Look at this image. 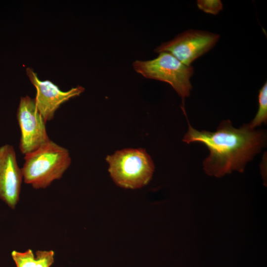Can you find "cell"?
<instances>
[{"instance_id":"10","label":"cell","mask_w":267,"mask_h":267,"mask_svg":"<svg viewBox=\"0 0 267 267\" xmlns=\"http://www.w3.org/2000/svg\"><path fill=\"white\" fill-rule=\"evenodd\" d=\"M11 255L16 267H36V257L31 249L22 252L13 250Z\"/></svg>"},{"instance_id":"1","label":"cell","mask_w":267,"mask_h":267,"mask_svg":"<svg viewBox=\"0 0 267 267\" xmlns=\"http://www.w3.org/2000/svg\"><path fill=\"white\" fill-rule=\"evenodd\" d=\"M188 123V130L183 141L200 142L209 150L203 161V169L211 176L220 178L233 171L242 173L248 162L253 160L265 146L266 133L256 130L249 124L233 127L229 120L222 121L214 132L199 131Z\"/></svg>"},{"instance_id":"3","label":"cell","mask_w":267,"mask_h":267,"mask_svg":"<svg viewBox=\"0 0 267 267\" xmlns=\"http://www.w3.org/2000/svg\"><path fill=\"white\" fill-rule=\"evenodd\" d=\"M108 171L115 183L122 188L138 189L151 180L154 165L143 149L126 148L108 155Z\"/></svg>"},{"instance_id":"8","label":"cell","mask_w":267,"mask_h":267,"mask_svg":"<svg viewBox=\"0 0 267 267\" xmlns=\"http://www.w3.org/2000/svg\"><path fill=\"white\" fill-rule=\"evenodd\" d=\"M23 173L14 148L9 144L0 147V199L14 209L19 202Z\"/></svg>"},{"instance_id":"12","label":"cell","mask_w":267,"mask_h":267,"mask_svg":"<svg viewBox=\"0 0 267 267\" xmlns=\"http://www.w3.org/2000/svg\"><path fill=\"white\" fill-rule=\"evenodd\" d=\"M35 257L36 267H50L54 263V252L52 250H38Z\"/></svg>"},{"instance_id":"2","label":"cell","mask_w":267,"mask_h":267,"mask_svg":"<svg viewBox=\"0 0 267 267\" xmlns=\"http://www.w3.org/2000/svg\"><path fill=\"white\" fill-rule=\"evenodd\" d=\"M24 159L23 180L36 189H45L60 179L71 163L69 151L50 139Z\"/></svg>"},{"instance_id":"9","label":"cell","mask_w":267,"mask_h":267,"mask_svg":"<svg viewBox=\"0 0 267 267\" xmlns=\"http://www.w3.org/2000/svg\"><path fill=\"white\" fill-rule=\"evenodd\" d=\"M259 108L253 120L249 124L253 128L266 124L267 122V82L264 84L259 90Z\"/></svg>"},{"instance_id":"6","label":"cell","mask_w":267,"mask_h":267,"mask_svg":"<svg viewBox=\"0 0 267 267\" xmlns=\"http://www.w3.org/2000/svg\"><path fill=\"white\" fill-rule=\"evenodd\" d=\"M21 131L20 150L25 155L32 152L50 140L45 122L35 101L30 96L21 97L17 112Z\"/></svg>"},{"instance_id":"11","label":"cell","mask_w":267,"mask_h":267,"mask_svg":"<svg viewBox=\"0 0 267 267\" xmlns=\"http://www.w3.org/2000/svg\"><path fill=\"white\" fill-rule=\"evenodd\" d=\"M198 8L204 12L213 15L217 14L222 9V3L220 0H198Z\"/></svg>"},{"instance_id":"5","label":"cell","mask_w":267,"mask_h":267,"mask_svg":"<svg viewBox=\"0 0 267 267\" xmlns=\"http://www.w3.org/2000/svg\"><path fill=\"white\" fill-rule=\"evenodd\" d=\"M219 34L208 31L189 29L173 40L156 48V53H170L182 63L190 66L197 58L207 53L217 44Z\"/></svg>"},{"instance_id":"4","label":"cell","mask_w":267,"mask_h":267,"mask_svg":"<svg viewBox=\"0 0 267 267\" xmlns=\"http://www.w3.org/2000/svg\"><path fill=\"white\" fill-rule=\"evenodd\" d=\"M133 68L138 74L148 79L169 83L182 98L183 112L184 101L189 96L192 89L190 78L194 68L182 63L173 55L167 52L159 53L154 59L134 62Z\"/></svg>"},{"instance_id":"7","label":"cell","mask_w":267,"mask_h":267,"mask_svg":"<svg viewBox=\"0 0 267 267\" xmlns=\"http://www.w3.org/2000/svg\"><path fill=\"white\" fill-rule=\"evenodd\" d=\"M26 71L31 82L36 88L35 103L45 122L54 118L55 111L62 104L79 96L85 90L84 88L78 86L68 91H62L50 81L40 80L32 68L28 67Z\"/></svg>"}]
</instances>
